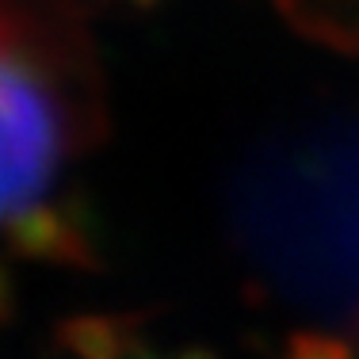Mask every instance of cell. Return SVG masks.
I'll list each match as a JSON object with an SVG mask.
<instances>
[{"instance_id": "obj_1", "label": "cell", "mask_w": 359, "mask_h": 359, "mask_svg": "<svg viewBox=\"0 0 359 359\" xmlns=\"http://www.w3.org/2000/svg\"><path fill=\"white\" fill-rule=\"evenodd\" d=\"M107 130L104 65L84 0H0V237L15 252L92 264L65 203Z\"/></svg>"}, {"instance_id": "obj_2", "label": "cell", "mask_w": 359, "mask_h": 359, "mask_svg": "<svg viewBox=\"0 0 359 359\" xmlns=\"http://www.w3.org/2000/svg\"><path fill=\"white\" fill-rule=\"evenodd\" d=\"M287 359H352V348L321 332H298L287 344Z\"/></svg>"}]
</instances>
